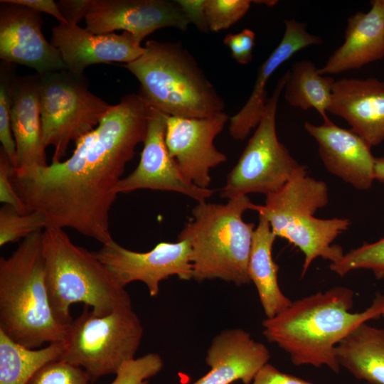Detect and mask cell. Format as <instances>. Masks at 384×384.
<instances>
[{"label":"cell","instance_id":"35","mask_svg":"<svg viewBox=\"0 0 384 384\" xmlns=\"http://www.w3.org/2000/svg\"><path fill=\"white\" fill-rule=\"evenodd\" d=\"M250 384H314L294 375L282 373L274 366L266 363Z\"/></svg>","mask_w":384,"mask_h":384},{"label":"cell","instance_id":"5","mask_svg":"<svg viewBox=\"0 0 384 384\" xmlns=\"http://www.w3.org/2000/svg\"><path fill=\"white\" fill-rule=\"evenodd\" d=\"M144 52L124 64L152 107L171 117L202 119L224 112L225 103L193 56L180 42L149 40Z\"/></svg>","mask_w":384,"mask_h":384},{"label":"cell","instance_id":"38","mask_svg":"<svg viewBox=\"0 0 384 384\" xmlns=\"http://www.w3.org/2000/svg\"><path fill=\"white\" fill-rule=\"evenodd\" d=\"M9 2L28 7L39 13L45 12L55 17L59 23H68L57 3L53 0H8Z\"/></svg>","mask_w":384,"mask_h":384},{"label":"cell","instance_id":"16","mask_svg":"<svg viewBox=\"0 0 384 384\" xmlns=\"http://www.w3.org/2000/svg\"><path fill=\"white\" fill-rule=\"evenodd\" d=\"M50 43L59 51L66 69L77 75H83L85 69L92 64L132 63L144 52V47L129 32L95 34L70 23H59L53 28Z\"/></svg>","mask_w":384,"mask_h":384},{"label":"cell","instance_id":"23","mask_svg":"<svg viewBox=\"0 0 384 384\" xmlns=\"http://www.w3.org/2000/svg\"><path fill=\"white\" fill-rule=\"evenodd\" d=\"M267 220L259 215L248 263L250 281L256 287L266 318H272L291 305L279 286V266L272 257V247L276 239Z\"/></svg>","mask_w":384,"mask_h":384},{"label":"cell","instance_id":"27","mask_svg":"<svg viewBox=\"0 0 384 384\" xmlns=\"http://www.w3.org/2000/svg\"><path fill=\"white\" fill-rule=\"evenodd\" d=\"M48 227L46 217L39 211L21 213L4 204L0 209V246L24 239Z\"/></svg>","mask_w":384,"mask_h":384},{"label":"cell","instance_id":"31","mask_svg":"<svg viewBox=\"0 0 384 384\" xmlns=\"http://www.w3.org/2000/svg\"><path fill=\"white\" fill-rule=\"evenodd\" d=\"M163 366L160 355L149 353L124 363L110 384H147L148 380L159 373Z\"/></svg>","mask_w":384,"mask_h":384},{"label":"cell","instance_id":"20","mask_svg":"<svg viewBox=\"0 0 384 384\" xmlns=\"http://www.w3.org/2000/svg\"><path fill=\"white\" fill-rule=\"evenodd\" d=\"M284 25L280 42L259 68L250 97L238 113L229 117V134L236 140H244L260 123L269 98L267 85L278 68L298 51L323 43L320 36L306 31L304 23L289 19Z\"/></svg>","mask_w":384,"mask_h":384},{"label":"cell","instance_id":"1","mask_svg":"<svg viewBox=\"0 0 384 384\" xmlns=\"http://www.w3.org/2000/svg\"><path fill=\"white\" fill-rule=\"evenodd\" d=\"M151 111L140 93L126 95L75 142L66 160L13 166L10 179L26 212L42 213L48 227L71 228L102 245L113 240L110 213L117 187L136 146L144 141Z\"/></svg>","mask_w":384,"mask_h":384},{"label":"cell","instance_id":"15","mask_svg":"<svg viewBox=\"0 0 384 384\" xmlns=\"http://www.w3.org/2000/svg\"><path fill=\"white\" fill-rule=\"evenodd\" d=\"M0 58L31 68L38 75L66 69L58 49L42 32L40 13L0 1Z\"/></svg>","mask_w":384,"mask_h":384},{"label":"cell","instance_id":"18","mask_svg":"<svg viewBox=\"0 0 384 384\" xmlns=\"http://www.w3.org/2000/svg\"><path fill=\"white\" fill-rule=\"evenodd\" d=\"M270 358L266 346L247 331L224 329L213 338L207 351L206 361L210 370L193 384H231L237 380L250 384Z\"/></svg>","mask_w":384,"mask_h":384},{"label":"cell","instance_id":"3","mask_svg":"<svg viewBox=\"0 0 384 384\" xmlns=\"http://www.w3.org/2000/svg\"><path fill=\"white\" fill-rule=\"evenodd\" d=\"M42 233H32L9 257H0V330L32 349L63 341L69 326L55 318L50 305Z\"/></svg>","mask_w":384,"mask_h":384},{"label":"cell","instance_id":"6","mask_svg":"<svg viewBox=\"0 0 384 384\" xmlns=\"http://www.w3.org/2000/svg\"><path fill=\"white\" fill-rule=\"evenodd\" d=\"M256 206L247 196H242L225 204L198 203L192 209L178 240L190 242L193 279H219L237 286L251 282L248 263L255 227L242 215Z\"/></svg>","mask_w":384,"mask_h":384},{"label":"cell","instance_id":"34","mask_svg":"<svg viewBox=\"0 0 384 384\" xmlns=\"http://www.w3.org/2000/svg\"><path fill=\"white\" fill-rule=\"evenodd\" d=\"M13 166L7 154L0 148V201L15 208L21 213H27L21 198L16 192L10 179Z\"/></svg>","mask_w":384,"mask_h":384},{"label":"cell","instance_id":"33","mask_svg":"<svg viewBox=\"0 0 384 384\" xmlns=\"http://www.w3.org/2000/svg\"><path fill=\"white\" fill-rule=\"evenodd\" d=\"M255 42V33L250 28H245L238 33H228L223 38V43L230 49L232 58L242 65L252 60Z\"/></svg>","mask_w":384,"mask_h":384},{"label":"cell","instance_id":"37","mask_svg":"<svg viewBox=\"0 0 384 384\" xmlns=\"http://www.w3.org/2000/svg\"><path fill=\"white\" fill-rule=\"evenodd\" d=\"M91 0H60L57 4L70 23L78 24L89 10Z\"/></svg>","mask_w":384,"mask_h":384},{"label":"cell","instance_id":"2","mask_svg":"<svg viewBox=\"0 0 384 384\" xmlns=\"http://www.w3.org/2000/svg\"><path fill=\"white\" fill-rule=\"evenodd\" d=\"M354 296L348 287H334L292 302L263 320V336L287 353L294 366H326L338 373L336 346L356 327L384 312V294L380 293L364 311L351 312Z\"/></svg>","mask_w":384,"mask_h":384},{"label":"cell","instance_id":"9","mask_svg":"<svg viewBox=\"0 0 384 384\" xmlns=\"http://www.w3.org/2000/svg\"><path fill=\"white\" fill-rule=\"evenodd\" d=\"M289 70L280 77L268 98L262 117L235 166L229 172L220 196L228 200L249 193L266 196L283 188L294 177L307 173L278 139L276 113Z\"/></svg>","mask_w":384,"mask_h":384},{"label":"cell","instance_id":"22","mask_svg":"<svg viewBox=\"0 0 384 384\" xmlns=\"http://www.w3.org/2000/svg\"><path fill=\"white\" fill-rule=\"evenodd\" d=\"M39 82V75L16 77L14 82L11 124L16 169L48 164L42 139Z\"/></svg>","mask_w":384,"mask_h":384},{"label":"cell","instance_id":"41","mask_svg":"<svg viewBox=\"0 0 384 384\" xmlns=\"http://www.w3.org/2000/svg\"><path fill=\"white\" fill-rule=\"evenodd\" d=\"M382 317L384 319V312L382 314Z\"/></svg>","mask_w":384,"mask_h":384},{"label":"cell","instance_id":"8","mask_svg":"<svg viewBox=\"0 0 384 384\" xmlns=\"http://www.w3.org/2000/svg\"><path fill=\"white\" fill-rule=\"evenodd\" d=\"M143 332L132 306L102 316L84 306L80 315L68 326L60 360L82 368L95 382L116 374L124 363L134 358Z\"/></svg>","mask_w":384,"mask_h":384},{"label":"cell","instance_id":"32","mask_svg":"<svg viewBox=\"0 0 384 384\" xmlns=\"http://www.w3.org/2000/svg\"><path fill=\"white\" fill-rule=\"evenodd\" d=\"M82 368L58 360L42 367L27 384H93Z\"/></svg>","mask_w":384,"mask_h":384},{"label":"cell","instance_id":"21","mask_svg":"<svg viewBox=\"0 0 384 384\" xmlns=\"http://www.w3.org/2000/svg\"><path fill=\"white\" fill-rule=\"evenodd\" d=\"M368 12L348 18L344 42L319 69L322 75L358 69L384 57V0L370 1Z\"/></svg>","mask_w":384,"mask_h":384},{"label":"cell","instance_id":"17","mask_svg":"<svg viewBox=\"0 0 384 384\" xmlns=\"http://www.w3.org/2000/svg\"><path fill=\"white\" fill-rule=\"evenodd\" d=\"M323 120L321 125L306 122L304 129L318 143L326 169L357 189H369L375 180L371 147L351 129L340 127L329 117Z\"/></svg>","mask_w":384,"mask_h":384},{"label":"cell","instance_id":"14","mask_svg":"<svg viewBox=\"0 0 384 384\" xmlns=\"http://www.w3.org/2000/svg\"><path fill=\"white\" fill-rule=\"evenodd\" d=\"M85 19L93 33L122 30L140 43L156 30L171 27L184 32L190 24L176 0H91Z\"/></svg>","mask_w":384,"mask_h":384},{"label":"cell","instance_id":"29","mask_svg":"<svg viewBox=\"0 0 384 384\" xmlns=\"http://www.w3.org/2000/svg\"><path fill=\"white\" fill-rule=\"evenodd\" d=\"M16 77L11 63L1 60L0 65V141L13 166L16 161V144L11 129V110Z\"/></svg>","mask_w":384,"mask_h":384},{"label":"cell","instance_id":"40","mask_svg":"<svg viewBox=\"0 0 384 384\" xmlns=\"http://www.w3.org/2000/svg\"><path fill=\"white\" fill-rule=\"evenodd\" d=\"M252 2L255 4H265L269 6H272L275 4H277V1H252Z\"/></svg>","mask_w":384,"mask_h":384},{"label":"cell","instance_id":"10","mask_svg":"<svg viewBox=\"0 0 384 384\" xmlns=\"http://www.w3.org/2000/svg\"><path fill=\"white\" fill-rule=\"evenodd\" d=\"M39 96L42 139L52 146V161H60L71 142L94 129L110 105L92 93L83 75L67 69L40 75Z\"/></svg>","mask_w":384,"mask_h":384},{"label":"cell","instance_id":"28","mask_svg":"<svg viewBox=\"0 0 384 384\" xmlns=\"http://www.w3.org/2000/svg\"><path fill=\"white\" fill-rule=\"evenodd\" d=\"M330 270L341 277L357 269L373 272L377 279H384V237L373 243H363L351 250L337 262L329 265Z\"/></svg>","mask_w":384,"mask_h":384},{"label":"cell","instance_id":"19","mask_svg":"<svg viewBox=\"0 0 384 384\" xmlns=\"http://www.w3.org/2000/svg\"><path fill=\"white\" fill-rule=\"evenodd\" d=\"M344 119L370 146L384 141V82L374 78L335 82L328 111Z\"/></svg>","mask_w":384,"mask_h":384},{"label":"cell","instance_id":"11","mask_svg":"<svg viewBox=\"0 0 384 384\" xmlns=\"http://www.w3.org/2000/svg\"><path fill=\"white\" fill-rule=\"evenodd\" d=\"M94 252L121 285L142 282L151 297L158 296L160 282L171 276L193 279L191 248L186 239L161 242L145 252L128 250L113 240Z\"/></svg>","mask_w":384,"mask_h":384},{"label":"cell","instance_id":"36","mask_svg":"<svg viewBox=\"0 0 384 384\" xmlns=\"http://www.w3.org/2000/svg\"><path fill=\"white\" fill-rule=\"evenodd\" d=\"M189 23L193 24L201 32H209L205 14L206 0H176Z\"/></svg>","mask_w":384,"mask_h":384},{"label":"cell","instance_id":"7","mask_svg":"<svg viewBox=\"0 0 384 384\" xmlns=\"http://www.w3.org/2000/svg\"><path fill=\"white\" fill-rule=\"evenodd\" d=\"M328 201L326 184L305 173L292 178L277 192L267 196L264 205L256 206L255 211L267 220L276 237L287 240L304 255L302 278L316 258L333 263L344 255L341 246L331 243L348 229L350 220L314 216Z\"/></svg>","mask_w":384,"mask_h":384},{"label":"cell","instance_id":"25","mask_svg":"<svg viewBox=\"0 0 384 384\" xmlns=\"http://www.w3.org/2000/svg\"><path fill=\"white\" fill-rule=\"evenodd\" d=\"M285 83L284 97L292 107L307 110L315 109L323 119L328 111L336 80L319 73L315 64L306 59L293 63Z\"/></svg>","mask_w":384,"mask_h":384},{"label":"cell","instance_id":"26","mask_svg":"<svg viewBox=\"0 0 384 384\" xmlns=\"http://www.w3.org/2000/svg\"><path fill=\"white\" fill-rule=\"evenodd\" d=\"M64 349V341L29 348L0 330V384H27L45 365L60 360Z\"/></svg>","mask_w":384,"mask_h":384},{"label":"cell","instance_id":"13","mask_svg":"<svg viewBox=\"0 0 384 384\" xmlns=\"http://www.w3.org/2000/svg\"><path fill=\"white\" fill-rule=\"evenodd\" d=\"M168 116L151 107L139 162L130 174L119 181L117 191L118 194L138 189L173 191L198 203L206 201L215 191L188 181L169 154L165 141Z\"/></svg>","mask_w":384,"mask_h":384},{"label":"cell","instance_id":"39","mask_svg":"<svg viewBox=\"0 0 384 384\" xmlns=\"http://www.w3.org/2000/svg\"><path fill=\"white\" fill-rule=\"evenodd\" d=\"M374 179L384 183V156L375 157Z\"/></svg>","mask_w":384,"mask_h":384},{"label":"cell","instance_id":"12","mask_svg":"<svg viewBox=\"0 0 384 384\" xmlns=\"http://www.w3.org/2000/svg\"><path fill=\"white\" fill-rule=\"evenodd\" d=\"M229 120L225 112L208 118L168 116L165 141L170 156L182 175L203 188H209L210 169L227 161L214 139Z\"/></svg>","mask_w":384,"mask_h":384},{"label":"cell","instance_id":"30","mask_svg":"<svg viewBox=\"0 0 384 384\" xmlns=\"http://www.w3.org/2000/svg\"><path fill=\"white\" fill-rule=\"evenodd\" d=\"M250 0H206L205 14L210 31L227 29L240 20L250 8Z\"/></svg>","mask_w":384,"mask_h":384},{"label":"cell","instance_id":"24","mask_svg":"<svg viewBox=\"0 0 384 384\" xmlns=\"http://www.w3.org/2000/svg\"><path fill=\"white\" fill-rule=\"evenodd\" d=\"M337 360L356 378L366 384H384V329L364 322L336 347Z\"/></svg>","mask_w":384,"mask_h":384},{"label":"cell","instance_id":"4","mask_svg":"<svg viewBox=\"0 0 384 384\" xmlns=\"http://www.w3.org/2000/svg\"><path fill=\"white\" fill-rule=\"evenodd\" d=\"M42 251L50 305L60 324L73 321L70 309L75 303H83L98 316L132 306L124 287L95 252L75 245L64 229H44Z\"/></svg>","mask_w":384,"mask_h":384}]
</instances>
